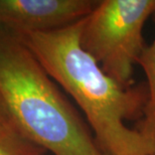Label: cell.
I'll return each mask as SVG.
<instances>
[{
  "label": "cell",
  "instance_id": "obj_4",
  "mask_svg": "<svg viewBox=\"0 0 155 155\" xmlns=\"http://www.w3.org/2000/svg\"><path fill=\"white\" fill-rule=\"evenodd\" d=\"M93 0H0V26L14 32H45L84 19Z\"/></svg>",
  "mask_w": 155,
  "mask_h": 155
},
{
  "label": "cell",
  "instance_id": "obj_1",
  "mask_svg": "<svg viewBox=\"0 0 155 155\" xmlns=\"http://www.w3.org/2000/svg\"><path fill=\"white\" fill-rule=\"evenodd\" d=\"M84 19L51 31L16 33L48 76L72 96L104 152L155 155L154 142L126 125L144 110L143 95L119 85L82 48Z\"/></svg>",
  "mask_w": 155,
  "mask_h": 155
},
{
  "label": "cell",
  "instance_id": "obj_5",
  "mask_svg": "<svg viewBox=\"0 0 155 155\" xmlns=\"http://www.w3.org/2000/svg\"><path fill=\"white\" fill-rule=\"evenodd\" d=\"M137 64L148 82V97L143 110L145 117L138 130L155 143V39L150 45L145 46Z\"/></svg>",
  "mask_w": 155,
  "mask_h": 155
},
{
  "label": "cell",
  "instance_id": "obj_7",
  "mask_svg": "<svg viewBox=\"0 0 155 155\" xmlns=\"http://www.w3.org/2000/svg\"><path fill=\"white\" fill-rule=\"evenodd\" d=\"M0 136H7V137L23 136L15 126L1 99H0Z\"/></svg>",
  "mask_w": 155,
  "mask_h": 155
},
{
  "label": "cell",
  "instance_id": "obj_6",
  "mask_svg": "<svg viewBox=\"0 0 155 155\" xmlns=\"http://www.w3.org/2000/svg\"><path fill=\"white\" fill-rule=\"evenodd\" d=\"M45 151L23 136H0V155H43Z\"/></svg>",
  "mask_w": 155,
  "mask_h": 155
},
{
  "label": "cell",
  "instance_id": "obj_2",
  "mask_svg": "<svg viewBox=\"0 0 155 155\" xmlns=\"http://www.w3.org/2000/svg\"><path fill=\"white\" fill-rule=\"evenodd\" d=\"M0 99L19 132L54 155H108L16 32L0 26Z\"/></svg>",
  "mask_w": 155,
  "mask_h": 155
},
{
  "label": "cell",
  "instance_id": "obj_3",
  "mask_svg": "<svg viewBox=\"0 0 155 155\" xmlns=\"http://www.w3.org/2000/svg\"><path fill=\"white\" fill-rule=\"evenodd\" d=\"M155 0H102L84 19L81 45L103 71L125 88L145 45L143 27Z\"/></svg>",
  "mask_w": 155,
  "mask_h": 155
}]
</instances>
